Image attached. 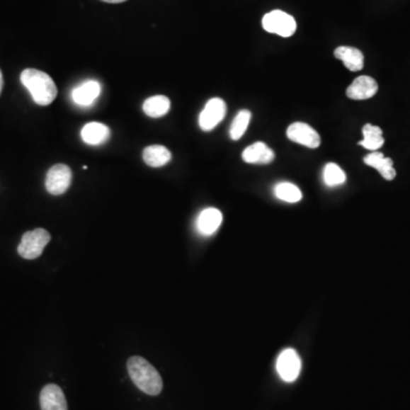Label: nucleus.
<instances>
[{
	"label": "nucleus",
	"instance_id": "1",
	"mask_svg": "<svg viewBox=\"0 0 410 410\" xmlns=\"http://www.w3.org/2000/svg\"><path fill=\"white\" fill-rule=\"evenodd\" d=\"M129 376L140 391L149 396H159L162 392L163 381L153 365L139 355H134L127 363Z\"/></svg>",
	"mask_w": 410,
	"mask_h": 410
},
{
	"label": "nucleus",
	"instance_id": "2",
	"mask_svg": "<svg viewBox=\"0 0 410 410\" xmlns=\"http://www.w3.org/2000/svg\"><path fill=\"white\" fill-rule=\"evenodd\" d=\"M21 82L31 93L35 104L47 106L57 96L55 82L47 73L35 69H26L21 74Z\"/></svg>",
	"mask_w": 410,
	"mask_h": 410
},
{
	"label": "nucleus",
	"instance_id": "3",
	"mask_svg": "<svg viewBox=\"0 0 410 410\" xmlns=\"http://www.w3.org/2000/svg\"><path fill=\"white\" fill-rule=\"evenodd\" d=\"M50 241V234L42 228L26 232L18 245V254L26 260L37 259L42 254Z\"/></svg>",
	"mask_w": 410,
	"mask_h": 410
},
{
	"label": "nucleus",
	"instance_id": "4",
	"mask_svg": "<svg viewBox=\"0 0 410 410\" xmlns=\"http://www.w3.org/2000/svg\"><path fill=\"white\" fill-rule=\"evenodd\" d=\"M262 28L269 33L288 38L297 31V22L292 15L280 9L268 13L262 18Z\"/></svg>",
	"mask_w": 410,
	"mask_h": 410
},
{
	"label": "nucleus",
	"instance_id": "5",
	"mask_svg": "<svg viewBox=\"0 0 410 410\" xmlns=\"http://www.w3.org/2000/svg\"><path fill=\"white\" fill-rule=\"evenodd\" d=\"M72 171L65 164H55L46 176L47 192L52 195H62L70 188L72 183Z\"/></svg>",
	"mask_w": 410,
	"mask_h": 410
},
{
	"label": "nucleus",
	"instance_id": "6",
	"mask_svg": "<svg viewBox=\"0 0 410 410\" xmlns=\"http://www.w3.org/2000/svg\"><path fill=\"white\" fill-rule=\"evenodd\" d=\"M227 106L222 98L210 99L198 118V125L203 131H211L226 117Z\"/></svg>",
	"mask_w": 410,
	"mask_h": 410
},
{
	"label": "nucleus",
	"instance_id": "7",
	"mask_svg": "<svg viewBox=\"0 0 410 410\" xmlns=\"http://www.w3.org/2000/svg\"><path fill=\"white\" fill-rule=\"evenodd\" d=\"M301 359L294 349H285L280 352L276 363V370L283 381L292 383L299 377L301 372Z\"/></svg>",
	"mask_w": 410,
	"mask_h": 410
},
{
	"label": "nucleus",
	"instance_id": "8",
	"mask_svg": "<svg viewBox=\"0 0 410 410\" xmlns=\"http://www.w3.org/2000/svg\"><path fill=\"white\" fill-rule=\"evenodd\" d=\"M286 135L288 139L300 145L306 146L309 149H317L321 143L319 134L307 123H293L288 127Z\"/></svg>",
	"mask_w": 410,
	"mask_h": 410
},
{
	"label": "nucleus",
	"instance_id": "9",
	"mask_svg": "<svg viewBox=\"0 0 410 410\" xmlns=\"http://www.w3.org/2000/svg\"><path fill=\"white\" fill-rule=\"evenodd\" d=\"M378 91L375 79L368 76H360L355 79L346 89V96L353 101H365L375 96Z\"/></svg>",
	"mask_w": 410,
	"mask_h": 410
},
{
	"label": "nucleus",
	"instance_id": "10",
	"mask_svg": "<svg viewBox=\"0 0 410 410\" xmlns=\"http://www.w3.org/2000/svg\"><path fill=\"white\" fill-rule=\"evenodd\" d=\"M102 93V86L96 80H87L72 91L73 102L80 106H91Z\"/></svg>",
	"mask_w": 410,
	"mask_h": 410
},
{
	"label": "nucleus",
	"instance_id": "11",
	"mask_svg": "<svg viewBox=\"0 0 410 410\" xmlns=\"http://www.w3.org/2000/svg\"><path fill=\"white\" fill-rule=\"evenodd\" d=\"M41 410H67L64 392L59 385H48L40 392Z\"/></svg>",
	"mask_w": 410,
	"mask_h": 410
},
{
	"label": "nucleus",
	"instance_id": "12",
	"mask_svg": "<svg viewBox=\"0 0 410 410\" xmlns=\"http://www.w3.org/2000/svg\"><path fill=\"white\" fill-rule=\"evenodd\" d=\"M222 222V213L215 207H207L198 215L196 219V228L201 235L211 236L219 229Z\"/></svg>",
	"mask_w": 410,
	"mask_h": 410
},
{
	"label": "nucleus",
	"instance_id": "13",
	"mask_svg": "<svg viewBox=\"0 0 410 410\" xmlns=\"http://www.w3.org/2000/svg\"><path fill=\"white\" fill-rule=\"evenodd\" d=\"M243 160L250 164H269L275 160V153L265 143H254L243 151Z\"/></svg>",
	"mask_w": 410,
	"mask_h": 410
},
{
	"label": "nucleus",
	"instance_id": "14",
	"mask_svg": "<svg viewBox=\"0 0 410 410\" xmlns=\"http://www.w3.org/2000/svg\"><path fill=\"white\" fill-rule=\"evenodd\" d=\"M110 136H111L110 128L103 123H87L81 130L82 140L88 145H102L110 139Z\"/></svg>",
	"mask_w": 410,
	"mask_h": 410
},
{
	"label": "nucleus",
	"instance_id": "15",
	"mask_svg": "<svg viewBox=\"0 0 410 410\" xmlns=\"http://www.w3.org/2000/svg\"><path fill=\"white\" fill-rule=\"evenodd\" d=\"M364 162L367 166L377 170L380 175L387 181H391L396 178L397 172L393 168V161L390 157H385L383 153L372 152L364 157Z\"/></svg>",
	"mask_w": 410,
	"mask_h": 410
},
{
	"label": "nucleus",
	"instance_id": "16",
	"mask_svg": "<svg viewBox=\"0 0 410 410\" xmlns=\"http://www.w3.org/2000/svg\"><path fill=\"white\" fill-rule=\"evenodd\" d=\"M335 57L343 62L344 67L352 72L360 71L364 67V55L355 47L341 46L334 52Z\"/></svg>",
	"mask_w": 410,
	"mask_h": 410
},
{
	"label": "nucleus",
	"instance_id": "17",
	"mask_svg": "<svg viewBox=\"0 0 410 410\" xmlns=\"http://www.w3.org/2000/svg\"><path fill=\"white\" fill-rule=\"evenodd\" d=\"M171 152L162 145L147 146L143 152V159L146 164L153 168L166 166L171 160Z\"/></svg>",
	"mask_w": 410,
	"mask_h": 410
},
{
	"label": "nucleus",
	"instance_id": "18",
	"mask_svg": "<svg viewBox=\"0 0 410 410\" xmlns=\"http://www.w3.org/2000/svg\"><path fill=\"white\" fill-rule=\"evenodd\" d=\"M171 108V103L168 97L157 95L146 99L143 104V110L149 118L164 117Z\"/></svg>",
	"mask_w": 410,
	"mask_h": 410
},
{
	"label": "nucleus",
	"instance_id": "19",
	"mask_svg": "<svg viewBox=\"0 0 410 410\" xmlns=\"http://www.w3.org/2000/svg\"><path fill=\"white\" fill-rule=\"evenodd\" d=\"M364 139L359 142V145L363 146L366 149L376 152L385 145V138H383V131L377 125H367L363 128Z\"/></svg>",
	"mask_w": 410,
	"mask_h": 410
},
{
	"label": "nucleus",
	"instance_id": "20",
	"mask_svg": "<svg viewBox=\"0 0 410 410\" xmlns=\"http://www.w3.org/2000/svg\"><path fill=\"white\" fill-rule=\"evenodd\" d=\"M275 195L287 203H297L302 200V192L297 185L291 183H277L275 187Z\"/></svg>",
	"mask_w": 410,
	"mask_h": 410
},
{
	"label": "nucleus",
	"instance_id": "21",
	"mask_svg": "<svg viewBox=\"0 0 410 410\" xmlns=\"http://www.w3.org/2000/svg\"><path fill=\"white\" fill-rule=\"evenodd\" d=\"M251 120V112L248 110H241L236 115L233 123L230 125L229 135L233 140L241 139V136L248 130L249 123Z\"/></svg>",
	"mask_w": 410,
	"mask_h": 410
},
{
	"label": "nucleus",
	"instance_id": "22",
	"mask_svg": "<svg viewBox=\"0 0 410 410\" xmlns=\"http://www.w3.org/2000/svg\"><path fill=\"white\" fill-rule=\"evenodd\" d=\"M324 181L329 187H336L343 185L346 181V176L343 170L335 163H329L324 168Z\"/></svg>",
	"mask_w": 410,
	"mask_h": 410
},
{
	"label": "nucleus",
	"instance_id": "23",
	"mask_svg": "<svg viewBox=\"0 0 410 410\" xmlns=\"http://www.w3.org/2000/svg\"><path fill=\"white\" fill-rule=\"evenodd\" d=\"M102 1L110 4H120L123 3V1H127V0H102Z\"/></svg>",
	"mask_w": 410,
	"mask_h": 410
},
{
	"label": "nucleus",
	"instance_id": "24",
	"mask_svg": "<svg viewBox=\"0 0 410 410\" xmlns=\"http://www.w3.org/2000/svg\"><path fill=\"white\" fill-rule=\"evenodd\" d=\"M3 86H4L3 73H1V71H0V93H1V91H3Z\"/></svg>",
	"mask_w": 410,
	"mask_h": 410
}]
</instances>
